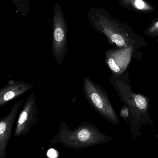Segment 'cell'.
<instances>
[{"label":"cell","instance_id":"cell-1","mask_svg":"<svg viewBox=\"0 0 158 158\" xmlns=\"http://www.w3.org/2000/svg\"><path fill=\"white\" fill-rule=\"evenodd\" d=\"M87 17L96 32L103 35L109 44L116 49L132 48L136 51L147 46L141 37L133 31L131 27L114 18L103 8H90Z\"/></svg>","mask_w":158,"mask_h":158},{"label":"cell","instance_id":"cell-2","mask_svg":"<svg viewBox=\"0 0 158 158\" xmlns=\"http://www.w3.org/2000/svg\"><path fill=\"white\" fill-rule=\"evenodd\" d=\"M110 81L121 101L129 109V121L132 135L139 137L141 127L144 125H153L149 112V99L143 94L133 91L127 72L119 75H112Z\"/></svg>","mask_w":158,"mask_h":158},{"label":"cell","instance_id":"cell-3","mask_svg":"<svg viewBox=\"0 0 158 158\" xmlns=\"http://www.w3.org/2000/svg\"><path fill=\"white\" fill-rule=\"evenodd\" d=\"M112 138L102 132L94 124L83 122L74 130L62 121L57 134L52 139L51 144H60L67 148L79 150L112 141Z\"/></svg>","mask_w":158,"mask_h":158},{"label":"cell","instance_id":"cell-4","mask_svg":"<svg viewBox=\"0 0 158 158\" xmlns=\"http://www.w3.org/2000/svg\"><path fill=\"white\" fill-rule=\"evenodd\" d=\"M82 92L89 104L103 118L112 124L119 125V119L104 89L90 79L85 77Z\"/></svg>","mask_w":158,"mask_h":158},{"label":"cell","instance_id":"cell-5","mask_svg":"<svg viewBox=\"0 0 158 158\" xmlns=\"http://www.w3.org/2000/svg\"><path fill=\"white\" fill-rule=\"evenodd\" d=\"M52 53L57 63H63L67 51L68 25L60 5L56 2L52 22Z\"/></svg>","mask_w":158,"mask_h":158},{"label":"cell","instance_id":"cell-6","mask_svg":"<svg viewBox=\"0 0 158 158\" xmlns=\"http://www.w3.org/2000/svg\"><path fill=\"white\" fill-rule=\"evenodd\" d=\"M38 107L34 92L27 98L16 122L15 137H25L38 120Z\"/></svg>","mask_w":158,"mask_h":158},{"label":"cell","instance_id":"cell-7","mask_svg":"<svg viewBox=\"0 0 158 158\" xmlns=\"http://www.w3.org/2000/svg\"><path fill=\"white\" fill-rule=\"evenodd\" d=\"M137 52L132 48L108 50L105 52V62L113 75H119L125 72Z\"/></svg>","mask_w":158,"mask_h":158},{"label":"cell","instance_id":"cell-8","mask_svg":"<svg viewBox=\"0 0 158 158\" xmlns=\"http://www.w3.org/2000/svg\"><path fill=\"white\" fill-rule=\"evenodd\" d=\"M19 100L12 107L10 112L0 120V158H6L7 148L11 137L15 118L23 102Z\"/></svg>","mask_w":158,"mask_h":158},{"label":"cell","instance_id":"cell-9","mask_svg":"<svg viewBox=\"0 0 158 158\" xmlns=\"http://www.w3.org/2000/svg\"><path fill=\"white\" fill-rule=\"evenodd\" d=\"M35 85L20 80H10L0 89V107L24 94Z\"/></svg>","mask_w":158,"mask_h":158},{"label":"cell","instance_id":"cell-10","mask_svg":"<svg viewBox=\"0 0 158 158\" xmlns=\"http://www.w3.org/2000/svg\"><path fill=\"white\" fill-rule=\"evenodd\" d=\"M119 5L127 10L139 14H148L155 10V8L143 0H119Z\"/></svg>","mask_w":158,"mask_h":158},{"label":"cell","instance_id":"cell-11","mask_svg":"<svg viewBox=\"0 0 158 158\" xmlns=\"http://www.w3.org/2000/svg\"><path fill=\"white\" fill-rule=\"evenodd\" d=\"M144 34L150 37H158V18L153 20L144 31Z\"/></svg>","mask_w":158,"mask_h":158},{"label":"cell","instance_id":"cell-12","mask_svg":"<svg viewBox=\"0 0 158 158\" xmlns=\"http://www.w3.org/2000/svg\"><path fill=\"white\" fill-rule=\"evenodd\" d=\"M120 115L122 118L124 119L128 123L129 121V110L125 106L123 107L120 111Z\"/></svg>","mask_w":158,"mask_h":158},{"label":"cell","instance_id":"cell-13","mask_svg":"<svg viewBox=\"0 0 158 158\" xmlns=\"http://www.w3.org/2000/svg\"><path fill=\"white\" fill-rule=\"evenodd\" d=\"M102 158V157H101V158Z\"/></svg>","mask_w":158,"mask_h":158}]
</instances>
